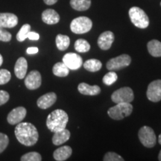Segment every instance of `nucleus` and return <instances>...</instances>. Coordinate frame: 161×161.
Instances as JSON below:
<instances>
[{"mask_svg":"<svg viewBox=\"0 0 161 161\" xmlns=\"http://www.w3.org/2000/svg\"><path fill=\"white\" fill-rule=\"evenodd\" d=\"M158 142H159V143L161 145V134H160V136H159V137H158Z\"/></svg>","mask_w":161,"mask_h":161,"instance_id":"58836bf2","label":"nucleus"},{"mask_svg":"<svg viewBox=\"0 0 161 161\" xmlns=\"http://www.w3.org/2000/svg\"><path fill=\"white\" fill-rule=\"evenodd\" d=\"M146 96L151 102H160L161 100V80H155L151 82L147 89Z\"/></svg>","mask_w":161,"mask_h":161,"instance_id":"1a4fd4ad","label":"nucleus"},{"mask_svg":"<svg viewBox=\"0 0 161 161\" xmlns=\"http://www.w3.org/2000/svg\"><path fill=\"white\" fill-rule=\"evenodd\" d=\"M134 98V92L131 88L124 86L113 92L111 99L114 103H130Z\"/></svg>","mask_w":161,"mask_h":161,"instance_id":"0eeeda50","label":"nucleus"},{"mask_svg":"<svg viewBox=\"0 0 161 161\" xmlns=\"http://www.w3.org/2000/svg\"><path fill=\"white\" fill-rule=\"evenodd\" d=\"M70 138V132L69 130L64 129L59 130V131L54 133L53 137H52V142L55 146H60L64 144L66 141H68Z\"/></svg>","mask_w":161,"mask_h":161,"instance_id":"aec40b11","label":"nucleus"},{"mask_svg":"<svg viewBox=\"0 0 161 161\" xmlns=\"http://www.w3.org/2000/svg\"><path fill=\"white\" fill-rule=\"evenodd\" d=\"M92 23L90 18L79 17L75 18L70 24V29L75 34H84L92 29Z\"/></svg>","mask_w":161,"mask_h":161,"instance_id":"39448f33","label":"nucleus"},{"mask_svg":"<svg viewBox=\"0 0 161 161\" xmlns=\"http://www.w3.org/2000/svg\"><path fill=\"white\" fill-rule=\"evenodd\" d=\"M42 84V78L40 73L37 70L30 72L25 77V84L29 90H36L39 88Z\"/></svg>","mask_w":161,"mask_h":161,"instance_id":"9b49d317","label":"nucleus"},{"mask_svg":"<svg viewBox=\"0 0 161 161\" xmlns=\"http://www.w3.org/2000/svg\"><path fill=\"white\" fill-rule=\"evenodd\" d=\"M9 143V138L6 134L0 133V154L6 149Z\"/></svg>","mask_w":161,"mask_h":161,"instance_id":"2f4dec72","label":"nucleus"},{"mask_svg":"<svg viewBox=\"0 0 161 161\" xmlns=\"http://www.w3.org/2000/svg\"><path fill=\"white\" fill-rule=\"evenodd\" d=\"M118 76L116 75V73L114 71H110L106 74L103 77V83L105 84V85L110 86L112 85L113 84L115 83L117 80Z\"/></svg>","mask_w":161,"mask_h":161,"instance_id":"c85d7f7f","label":"nucleus"},{"mask_svg":"<svg viewBox=\"0 0 161 161\" xmlns=\"http://www.w3.org/2000/svg\"><path fill=\"white\" fill-rule=\"evenodd\" d=\"M28 38L31 40H38L40 38V35L35 31H30L28 35Z\"/></svg>","mask_w":161,"mask_h":161,"instance_id":"f704fd0d","label":"nucleus"},{"mask_svg":"<svg viewBox=\"0 0 161 161\" xmlns=\"http://www.w3.org/2000/svg\"><path fill=\"white\" fill-rule=\"evenodd\" d=\"M56 46L60 51H65L68 49L70 44V39L68 36L64 35H58L55 39Z\"/></svg>","mask_w":161,"mask_h":161,"instance_id":"393cba45","label":"nucleus"},{"mask_svg":"<svg viewBox=\"0 0 161 161\" xmlns=\"http://www.w3.org/2000/svg\"><path fill=\"white\" fill-rule=\"evenodd\" d=\"M31 31V25L29 24H25L21 27L17 35V39L18 41L23 42L28 38V35Z\"/></svg>","mask_w":161,"mask_h":161,"instance_id":"bb28decb","label":"nucleus"},{"mask_svg":"<svg viewBox=\"0 0 161 161\" xmlns=\"http://www.w3.org/2000/svg\"><path fill=\"white\" fill-rule=\"evenodd\" d=\"M75 49L78 52H87L90 49V45L87 41L84 39H78L75 43Z\"/></svg>","mask_w":161,"mask_h":161,"instance_id":"a878e982","label":"nucleus"},{"mask_svg":"<svg viewBox=\"0 0 161 161\" xmlns=\"http://www.w3.org/2000/svg\"><path fill=\"white\" fill-rule=\"evenodd\" d=\"M138 136L141 143L147 148H153L157 142L156 135L152 128L148 126H143L138 132Z\"/></svg>","mask_w":161,"mask_h":161,"instance_id":"423d86ee","label":"nucleus"},{"mask_svg":"<svg viewBox=\"0 0 161 161\" xmlns=\"http://www.w3.org/2000/svg\"><path fill=\"white\" fill-rule=\"evenodd\" d=\"M158 160L161 161V150H160V153H159V155H158Z\"/></svg>","mask_w":161,"mask_h":161,"instance_id":"ea45409f","label":"nucleus"},{"mask_svg":"<svg viewBox=\"0 0 161 161\" xmlns=\"http://www.w3.org/2000/svg\"><path fill=\"white\" fill-rule=\"evenodd\" d=\"M3 63V56H2L1 54H0V66H2Z\"/></svg>","mask_w":161,"mask_h":161,"instance_id":"4c0bfd02","label":"nucleus"},{"mask_svg":"<svg viewBox=\"0 0 161 161\" xmlns=\"http://www.w3.org/2000/svg\"><path fill=\"white\" fill-rule=\"evenodd\" d=\"M70 5L76 11H86L91 5V0H71Z\"/></svg>","mask_w":161,"mask_h":161,"instance_id":"5701e85b","label":"nucleus"},{"mask_svg":"<svg viewBox=\"0 0 161 161\" xmlns=\"http://www.w3.org/2000/svg\"><path fill=\"white\" fill-rule=\"evenodd\" d=\"M28 69V63L25 58L21 57L17 60L14 66V73L19 79L25 78Z\"/></svg>","mask_w":161,"mask_h":161,"instance_id":"dca6fc26","label":"nucleus"},{"mask_svg":"<svg viewBox=\"0 0 161 161\" xmlns=\"http://www.w3.org/2000/svg\"><path fill=\"white\" fill-rule=\"evenodd\" d=\"M104 161H123L124 159L118 154L115 152H108L106 153L103 159Z\"/></svg>","mask_w":161,"mask_h":161,"instance_id":"7c9ffc66","label":"nucleus"},{"mask_svg":"<svg viewBox=\"0 0 161 161\" xmlns=\"http://www.w3.org/2000/svg\"><path fill=\"white\" fill-rule=\"evenodd\" d=\"M63 62L66 64V66L69 69L76 70L80 68L83 65V60L79 55L76 53H69L66 54L63 57Z\"/></svg>","mask_w":161,"mask_h":161,"instance_id":"9d476101","label":"nucleus"},{"mask_svg":"<svg viewBox=\"0 0 161 161\" xmlns=\"http://www.w3.org/2000/svg\"><path fill=\"white\" fill-rule=\"evenodd\" d=\"M18 24L17 16L11 13H0V27L11 28L15 27Z\"/></svg>","mask_w":161,"mask_h":161,"instance_id":"2eb2a0df","label":"nucleus"},{"mask_svg":"<svg viewBox=\"0 0 161 161\" xmlns=\"http://www.w3.org/2000/svg\"><path fill=\"white\" fill-rule=\"evenodd\" d=\"M56 100H57L56 94L53 92H50L40 96L37 99V104L40 108L45 110L53 105L55 103Z\"/></svg>","mask_w":161,"mask_h":161,"instance_id":"4468645a","label":"nucleus"},{"mask_svg":"<svg viewBox=\"0 0 161 161\" xmlns=\"http://www.w3.org/2000/svg\"><path fill=\"white\" fill-rule=\"evenodd\" d=\"M11 37L12 36L10 32L4 29V28L0 27V41L9 42Z\"/></svg>","mask_w":161,"mask_h":161,"instance_id":"473e14b6","label":"nucleus"},{"mask_svg":"<svg viewBox=\"0 0 161 161\" xmlns=\"http://www.w3.org/2000/svg\"><path fill=\"white\" fill-rule=\"evenodd\" d=\"M72 149L69 146H64L58 148L53 153V157L57 161H64L72 155Z\"/></svg>","mask_w":161,"mask_h":161,"instance_id":"a211bd4d","label":"nucleus"},{"mask_svg":"<svg viewBox=\"0 0 161 161\" xmlns=\"http://www.w3.org/2000/svg\"><path fill=\"white\" fill-rule=\"evenodd\" d=\"M14 134L17 140L25 146H32L35 145L39 138L37 129L30 122H19L17 124Z\"/></svg>","mask_w":161,"mask_h":161,"instance_id":"f257e3e1","label":"nucleus"},{"mask_svg":"<svg viewBox=\"0 0 161 161\" xmlns=\"http://www.w3.org/2000/svg\"><path fill=\"white\" fill-rule=\"evenodd\" d=\"M9 98L10 96L8 92L5 91V90H0V106L8 102Z\"/></svg>","mask_w":161,"mask_h":161,"instance_id":"72a5a7b5","label":"nucleus"},{"mask_svg":"<svg viewBox=\"0 0 161 161\" xmlns=\"http://www.w3.org/2000/svg\"><path fill=\"white\" fill-rule=\"evenodd\" d=\"M11 78V74L8 70L5 69H0V85L8 83Z\"/></svg>","mask_w":161,"mask_h":161,"instance_id":"c756f323","label":"nucleus"},{"mask_svg":"<svg viewBox=\"0 0 161 161\" xmlns=\"http://www.w3.org/2000/svg\"><path fill=\"white\" fill-rule=\"evenodd\" d=\"M44 3L48 5H52L58 2V0H43Z\"/></svg>","mask_w":161,"mask_h":161,"instance_id":"e433bc0d","label":"nucleus"},{"mask_svg":"<svg viewBox=\"0 0 161 161\" xmlns=\"http://www.w3.org/2000/svg\"><path fill=\"white\" fill-rule=\"evenodd\" d=\"M26 52L29 55H34V54H37L38 52L37 47H29L26 50Z\"/></svg>","mask_w":161,"mask_h":161,"instance_id":"c9c22d12","label":"nucleus"},{"mask_svg":"<svg viewBox=\"0 0 161 161\" xmlns=\"http://www.w3.org/2000/svg\"><path fill=\"white\" fill-rule=\"evenodd\" d=\"M53 74L58 77H66L69 75V69L64 62H58L54 65L52 68Z\"/></svg>","mask_w":161,"mask_h":161,"instance_id":"4be33fe9","label":"nucleus"},{"mask_svg":"<svg viewBox=\"0 0 161 161\" xmlns=\"http://www.w3.org/2000/svg\"><path fill=\"white\" fill-rule=\"evenodd\" d=\"M131 63V58L128 55H121L110 59L106 64L107 69L110 71H115L129 66Z\"/></svg>","mask_w":161,"mask_h":161,"instance_id":"6e6552de","label":"nucleus"},{"mask_svg":"<svg viewBox=\"0 0 161 161\" xmlns=\"http://www.w3.org/2000/svg\"><path fill=\"white\" fill-rule=\"evenodd\" d=\"M22 161H40L42 160V157L38 152H31L25 154L20 158Z\"/></svg>","mask_w":161,"mask_h":161,"instance_id":"cd10ccee","label":"nucleus"},{"mask_svg":"<svg viewBox=\"0 0 161 161\" xmlns=\"http://www.w3.org/2000/svg\"><path fill=\"white\" fill-rule=\"evenodd\" d=\"M160 5H161V3H160Z\"/></svg>","mask_w":161,"mask_h":161,"instance_id":"a19ab883","label":"nucleus"},{"mask_svg":"<svg viewBox=\"0 0 161 161\" xmlns=\"http://www.w3.org/2000/svg\"><path fill=\"white\" fill-rule=\"evenodd\" d=\"M78 90L80 93L86 96H96L101 92V88L98 86H91L86 83H80L78 86Z\"/></svg>","mask_w":161,"mask_h":161,"instance_id":"6ab92c4d","label":"nucleus"},{"mask_svg":"<svg viewBox=\"0 0 161 161\" xmlns=\"http://www.w3.org/2000/svg\"><path fill=\"white\" fill-rule=\"evenodd\" d=\"M84 69L89 72H95L101 69L102 66V62L97 59H90L83 63Z\"/></svg>","mask_w":161,"mask_h":161,"instance_id":"b1692460","label":"nucleus"},{"mask_svg":"<svg viewBox=\"0 0 161 161\" xmlns=\"http://www.w3.org/2000/svg\"><path fill=\"white\" fill-rule=\"evenodd\" d=\"M42 20L48 25H54L60 21V16L55 10L46 9L42 14Z\"/></svg>","mask_w":161,"mask_h":161,"instance_id":"f3484780","label":"nucleus"},{"mask_svg":"<svg viewBox=\"0 0 161 161\" xmlns=\"http://www.w3.org/2000/svg\"><path fill=\"white\" fill-rule=\"evenodd\" d=\"M69 116L63 110L57 109L49 114L46 119V126L52 132L55 133L66 128Z\"/></svg>","mask_w":161,"mask_h":161,"instance_id":"f03ea898","label":"nucleus"},{"mask_svg":"<svg viewBox=\"0 0 161 161\" xmlns=\"http://www.w3.org/2000/svg\"><path fill=\"white\" fill-rule=\"evenodd\" d=\"M114 39H115V37H114V33L112 31H104L98 37V45L101 49L108 50L111 47Z\"/></svg>","mask_w":161,"mask_h":161,"instance_id":"ddd939ff","label":"nucleus"},{"mask_svg":"<svg viewBox=\"0 0 161 161\" xmlns=\"http://www.w3.org/2000/svg\"><path fill=\"white\" fill-rule=\"evenodd\" d=\"M148 51L153 57H161V42L157 40H151L147 44Z\"/></svg>","mask_w":161,"mask_h":161,"instance_id":"412c9836","label":"nucleus"},{"mask_svg":"<svg viewBox=\"0 0 161 161\" xmlns=\"http://www.w3.org/2000/svg\"><path fill=\"white\" fill-rule=\"evenodd\" d=\"M133 111V105L130 103H118L108 110V114L113 119L122 120L130 116Z\"/></svg>","mask_w":161,"mask_h":161,"instance_id":"20e7f679","label":"nucleus"},{"mask_svg":"<svg viewBox=\"0 0 161 161\" xmlns=\"http://www.w3.org/2000/svg\"><path fill=\"white\" fill-rule=\"evenodd\" d=\"M131 23L139 29H146L149 25V19L145 11L139 7H132L129 10Z\"/></svg>","mask_w":161,"mask_h":161,"instance_id":"7ed1b4c3","label":"nucleus"},{"mask_svg":"<svg viewBox=\"0 0 161 161\" xmlns=\"http://www.w3.org/2000/svg\"><path fill=\"white\" fill-rule=\"evenodd\" d=\"M26 114L27 110L24 107H17L8 114L7 117L8 122L12 125L19 123L25 119Z\"/></svg>","mask_w":161,"mask_h":161,"instance_id":"f8f14e48","label":"nucleus"}]
</instances>
